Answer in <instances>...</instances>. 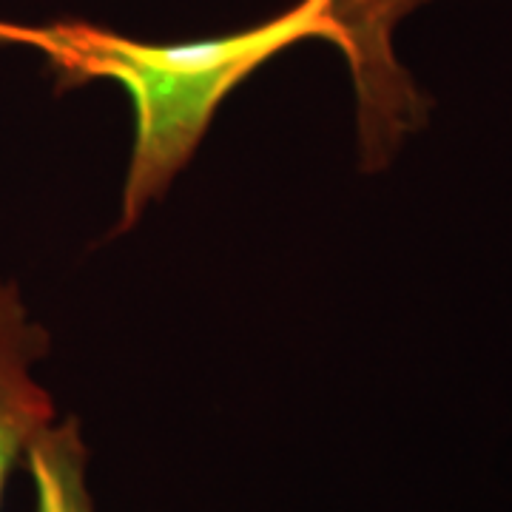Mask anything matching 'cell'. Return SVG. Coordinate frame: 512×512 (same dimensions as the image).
<instances>
[{"label": "cell", "instance_id": "6da1fadb", "mask_svg": "<svg viewBox=\"0 0 512 512\" xmlns=\"http://www.w3.org/2000/svg\"><path fill=\"white\" fill-rule=\"evenodd\" d=\"M427 3L433 0H299L245 32L185 43H148L57 20L46 63L60 86L111 80L131 100L134 146L117 222V231H128L194 157L222 100L305 37H325L345 52L359 97L362 165L384 168L427 126L433 106L393 49L399 23Z\"/></svg>", "mask_w": 512, "mask_h": 512}, {"label": "cell", "instance_id": "7a4b0ae2", "mask_svg": "<svg viewBox=\"0 0 512 512\" xmlns=\"http://www.w3.org/2000/svg\"><path fill=\"white\" fill-rule=\"evenodd\" d=\"M49 350L52 336L32 316L20 285L0 276V507L15 467L57 421L55 399L35 376Z\"/></svg>", "mask_w": 512, "mask_h": 512}, {"label": "cell", "instance_id": "3957f363", "mask_svg": "<svg viewBox=\"0 0 512 512\" xmlns=\"http://www.w3.org/2000/svg\"><path fill=\"white\" fill-rule=\"evenodd\" d=\"M35 490V512H97L89 490V447L80 419H57L23 461Z\"/></svg>", "mask_w": 512, "mask_h": 512}, {"label": "cell", "instance_id": "277c9868", "mask_svg": "<svg viewBox=\"0 0 512 512\" xmlns=\"http://www.w3.org/2000/svg\"><path fill=\"white\" fill-rule=\"evenodd\" d=\"M0 43L9 46H29L46 57L55 46V26H29V23H12V20H0Z\"/></svg>", "mask_w": 512, "mask_h": 512}]
</instances>
